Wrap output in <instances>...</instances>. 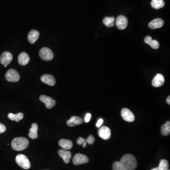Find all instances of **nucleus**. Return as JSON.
Here are the masks:
<instances>
[{
  "label": "nucleus",
  "mask_w": 170,
  "mask_h": 170,
  "mask_svg": "<svg viewBox=\"0 0 170 170\" xmlns=\"http://www.w3.org/2000/svg\"><path fill=\"white\" fill-rule=\"evenodd\" d=\"M120 163L127 170H134L137 167V161L134 156L127 154L120 159Z\"/></svg>",
  "instance_id": "f257e3e1"
},
{
  "label": "nucleus",
  "mask_w": 170,
  "mask_h": 170,
  "mask_svg": "<svg viewBox=\"0 0 170 170\" xmlns=\"http://www.w3.org/2000/svg\"><path fill=\"white\" fill-rule=\"evenodd\" d=\"M29 141L25 138L18 137L13 139L11 142V147L16 151H22L28 147Z\"/></svg>",
  "instance_id": "f03ea898"
},
{
  "label": "nucleus",
  "mask_w": 170,
  "mask_h": 170,
  "mask_svg": "<svg viewBox=\"0 0 170 170\" xmlns=\"http://www.w3.org/2000/svg\"><path fill=\"white\" fill-rule=\"evenodd\" d=\"M16 162L21 168L27 170L30 168L31 164L30 160L25 155L19 154L16 157Z\"/></svg>",
  "instance_id": "7ed1b4c3"
},
{
  "label": "nucleus",
  "mask_w": 170,
  "mask_h": 170,
  "mask_svg": "<svg viewBox=\"0 0 170 170\" xmlns=\"http://www.w3.org/2000/svg\"><path fill=\"white\" fill-rule=\"evenodd\" d=\"M39 55L42 59L46 61L53 60L54 55L50 49L47 47L42 48L39 51Z\"/></svg>",
  "instance_id": "20e7f679"
},
{
  "label": "nucleus",
  "mask_w": 170,
  "mask_h": 170,
  "mask_svg": "<svg viewBox=\"0 0 170 170\" xmlns=\"http://www.w3.org/2000/svg\"><path fill=\"white\" fill-rule=\"evenodd\" d=\"M5 78L7 81L10 82H18L20 79V75L15 70L10 69L7 71Z\"/></svg>",
  "instance_id": "39448f33"
},
{
  "label": "nucleus",
  "mask_w": 170,
  "mask_h": 170,
  "mask_svg": "<svg viewBox=\"0 0 170 170\" xmlns=\"http://www.w3.org/2000/svg\"><path fill=\"white\" fill-rule=\"evenodd\" d=\"M89 159L85 155H82L81 154H77L75 155L73 157V164L76 165H80L88 163Z\"/></svg>",
  "instance_id": "423d86ee"
},
{
  "label": "nucleus",
  "mask_w": 170,
  "mask_h": 170,
  "mask_svg": "<svg viewBox=\"0 0 170 170\" xmlns=\"http://www.w3.org/2000/svg\"><path fill=\"white\" fill-rule=\"evenodd\" d=\"M121 115L124 120L127 122H133L135 120V116L133 112L127 108H123L121 111Z\"/></svg>",
  "instance_id": "0eeeda50"
},
{
  "label": "nucleus",
  "mask_w": 170,
  "mask_h": 170,
  "mask_svg": "<svg viewBox=\"0 0 170 170\" xmlns=\"http://www.w3.org/2000/svg\"><path fill=\"white\" fill-rule=\"evenodd\" d=\"M40 100L42 102L44 103L47 109H51L55 105L56 101L52 97L45 95H41L40 96Z\"/></svg>",
  "instance_id": "6e6552de"
},
{
  "label": "nucleus",
  "mask_w": 170,
  "mask_h": 170,
  "mask_svg": "<svg viewBox=\"0 0 170 170\" xmlns=\"http://www.w3.org/2000/svg\"><path fill=\"white\" fill-rule=\"evenodd\" d=\"M13 59V56L11 53L9 52H5L2 53L0 58V62L4 67H6L9 65Z\"/></svg>",
  "instance_id": "1a4fd4ad"
},
{
  "label": "nucleus",
  "mask_w": 170,
  "mask_h": 170,
  "mask_svg": "<svg viewBox=\"0 0 170 170\" xmlns=\"http://www.w3.org/2000/svg\"><path fill=\"white\" fill-rule=\"evenodd\" d=\"M127 19L123 15H119L116 20V24L118 28L120 30H123L127 25Z\"/></svg>",
  "instance_id": "9d476101"
},
{
  "label": "nucleus",
  "mask_w": 170,
  "mask_h": 170,
  "mask_svg": "<svg viewBox=\"0 0 170 170\" xmlns=\"http://www.w3.org/2000/svg\"><path fill=\"white\" fill-rule=\"evenodd\" d=\"M98 135L99 137L103 140H109L110 138L111 135L110 129L107 127H102L98 131Z\"/></svg>",
  "instance_id": "9b49d317"
},
{
  "label": "nucleus",
  "mask_w": 170,
  "mask_h": 170,
  "mask_svg": "<svg viewBox=\"0 0 170 170\" xmlns=\"http://www.w3.org/2000/svg\"><path fill=\"white\" fill-rule=\"evenodd\" d=\"M41 80L43 83L50 86H54L56 83L55 78L52 75L49 74L42 75L41 78Z\"/></svg>",
  "instance_id": "f8f14e48"
},
{
  "label": "nucleus",
  "mask_w": 170,
  "mask_h": 170,
  "mask_svg": "<svg viewBox=\"0 0 170 170\" xmlns=\"http://www.w3.org/2000/svg\"><path fill=\"white\" fill-rule=\"evenodd\" d=\"M164 24V21L160 18H155L149 22V27L152 30H155L156 28H161Z\"/></svg>",
  "instance_id": "ddd939ff"
},
{
  "label": "nucleus",
  "mask_w": 170,
  "mask_h": 170,
  "mask_svg": "<svg viewBox=\"0 0 170 170\" xmlns=\"http://www.w3.org/2000/svg\"><path fill=\"white\" fill-rule=\"evenodd\" d=\"M164 78L162 74H158L156 75L152 81V85L154 87H160L164 83Z\"/></svg>",
  "instance_id": "4468645a"
},
{
  "label": "nucleus",
  "mask_w": 170,
  "mask_h": 170,
  "mask_svg": "<svg viewBox=\"0 0 170 170\" xmlns=\"http://www.w3.org/2000/svg\"><path fill=\"white\" fill-rule=\"evenodd\" d=\"M83 120L81 118L78 116H72L67 122V124L69 127H74L83 123Z\"/></svg>",
  "instance_id": "2eb2a0df"
},
{
  "label": "nucleus",
  "mask_w": 170,
  "mask_h": 170,
  "mask_svg": "<svg viewBox=\"0 0 170 170\" xmlns=\"http://www.w3.org/2000/svg\"><path fill=\"white\" fill-rule=\"evenodd\" d=\"M30 56L26 53H21L18 56V62L21 65H26L30 62Z\"/></svg>",
  "instance_id": "dca6fc26"
},
{
  "label": "nucleus",
  "mask_w": 170,
  "mask_h": 170,
  "mask_svg": "<svg viewBox=\"0 0 170 170\" xmlns=\"http://www.w3.org/2000/svg\"><path fill=\"white\" fill-rule=\"evenodd\" d=\"M59 156L63 158L64 163L68 164L71 157V153L70 151L66 150H60L58 151Z\"/></svg>",
  "instance_id": "f3484780"
},
{
  "label": "nucleus",
  "mask_w": 170,
  "mask_h": 170,
  "mask_svg": "<svg viewBox=\"0 0 170 170\" xmlns=\"http://www.w3.org/2000/svg\"><path fill=\"white\" fill-rule=\"evenodd\" d=\"M59 145L64 150H70L73 146L71 141L65 139L60 140L59 141Z\"/></svg>",
  "instance_id": "a211bd4d"
},
{
  "label": "nucleus",
  "mask_w": 170,
  "mask_h": 170,
  "mask_svg": "<svg viewBox=\"0 0 170 170\" xmlns=\"http://www.w3.org/2000/svg\"><path fill=\"white\" fill-rule=\"evenodd\" d=\"M39 37V33L37 30H32L28 35V40L31 44H34Z\"/></svg>",
  "instance_id": "6ab92c4d"
},
{
  "label": "nucleus",
  "mask_w": 170,
  "mask_h": 170,
  "mask_svg": "<svg viewBox=\"0 0 170 170\" xmlns=\"http://www.w3.org/2000/svg\"><path fill=\"white\" fill-rule=\"evenodd\" d=\"M38 127L37 123H34L32 124L31 128L30 129V133L28 134V136L30 139L35 140L38 138Z\"/></svg>",
  "instance_id": "aec40b11"
},
{
  "label": "nucleus",
  "mask_w": 170,
  "mask_h": 170,
  "mask_svg": "<svg viewBox=\"0 0 170 170\" xmlns=\"http://www.w3.org/2000/svg\"><path fill=\"white\" fill-rule=\"evenodd\" d=\"M151 5L153 8L158 10L162 8L164 6L165 2L164 0H152Z\"/></svg>",
  "instance_id": "412c9836"
},
{
  "label": "nucleus",
  "mask_w": 170,
  "mask_h": 170,
  "mask_svg": "<svg viewBox=\"0 0 170 170\" xmlns=\"http://www.w3.org/2000/svg\"><path fill=\"white\" fill-rule=\"evenodd\" d=\"M115 18L114 17H106L103 18V22L105 26L107 27H112L115 25Z\"/></svg>",
  "instance_id": "4be33fe9"
},
{
  "label": "nucleus",
  "mask_w": 170,
  "mask_h": 170,
  "mask_svg": "<svg viewBox=\"0 0 170 170\" xmlns=\"http://www.w3.org/2000/svg\"><path fill=\"white\" fill-rule=\"evenodd\" d=\"M8 117L10 120H15L16 122H18L19 120L23 118L24 115L21 112H19L16 115L12 113H9L8 115Z\"/></svg>",
  "instance_id": "5701e85b"
},
{
  "label": "nucleus",
  "mask_w": 170,
  "mask_h": 170,
  "mask_svg": "<svg viewBox=\"0 0 170 170\" xmlns=\"http://www.w3.org/2000/svg\"><path fill=\"white\" fill-rule=\"evenodd\" d=\"M161 133L164 136H168L170 133V122H166L161 127Z\"/></svg>",
  "instance_id": "b1692460"
},
{
  "label": "nucleus",
  "mask_w": 170,
  "mask_h": 170,
  "mask_svg": "<svg viewBox=\"0 0 170 170\" xmlns=\"http://www.w3.org/2000/svg\"><path fill=\"white\" fill-rule=\"evenodd\" d=\"M159 170H167L169 168V163L168 161L164 159L160 160L159 166L158 167Z\"/></svg>",
  "instance_id": "393cba45"
},
{
  "label": "nucleus",
  "mask_w": 170,
  "mask_h": 170,
  "mask_svg": "<svg viewBox=\"0 0 170 170\" xmlns=\"http://www.w3.org/2000/svg\"><path fill=\"white\" fill-rule=\"evenodd\" d=\"M113 170H127L126 168L122 165L120 162L116 161L113 163L112 166Z\"/></svg>",
  "instance_id": "a878e982"
},
{
  "label": "nucleus",
  "mask_w": 170,
  "mask_h": 170,
  "mask_svg": "<svg viewBox=\"0 0 170 170\" xmlns=\"http://www.w3.org/2000/svg\"><path fill=\"white\" fill-rule=\"evenodd\" d=\"M149 45L154 49H157L159 47V46H160L159 42L157 40H152V41L150 42Z\"/></svg>",
  "instance_id": "bb28decb"
},
{
  "label": "nucleus",
  "mask_w": 170,
  "mask_h": 170,
  "mask_svg": "<svg viewBox=\"0 0 170 170\" xmlns=\"http://www.w3.org/2000/svg\"><path fill=\"white\" fill-rule=\"evenodd\" d=\"M95 139L93 135H90L86 140L87 142L90 145H92L94 143Z\"/></svg>",
  "instance_id": "cd10ccee"
},
{
  "label": "nucleus",
  "mask_w": 170,
  "mask_h": 170,
  "mask_svg": "<svg viewBox=\"0 0 170 170\" xmlns=\"http://www.w3.org/2000/svg\"><path fill=\"white\" fill-rule=\"evenodd\" d=\"M86 141L85 139H83L82 137H79L77 140V144L79 145H83V143Z\"/></svg>",
  "instance_id": "c85d7f7f"
},
{
  "label": "nucleus",
  "mask_w": 170,
  "mask_h": 170,
  "mask_svg": "<svg viewBox=\"0 0 170 170\" xmlns=\"http://www.w3.org/2000/svg\"><path fill=\"white\" fill-rule=\"evenodd\" d=\"M6 127L3 124L0 123V133H2L6 131Z\"/></svg>",
  "instance_id": "c756f323"
},
{
  "label": "nucleus",
  "mask_w": 170,
  "mask_h": 170,
  "mask_svg": "<svg viewBox=\"0 0 170 170\" xmlns=\"http://www.w3.org/2000/svg\"><path fill=\"white\" fill-rule=\"evenodd\" d=\"M152 38L150 36H147L146 38H145V42H146V44H148V45H149L150 42L152 41Z\"/></svg>",
  "instance_id": "7c9ffc66"
},
{
  "label": "nucleus",
  "mask_w": 170,
  "mask_h": 170,
  "mask_svg": "<svg viewBox=\"0 0 170 170\" xmlns=\"http://www.w3.org/2000/svg\"><path fill=\"white\" fill-rule=\"evenodd\" d=\"M91 115L90 113H87L85 118V121L86 123H88L90 121V119H91Z\"/></svg>",
  "instance_id": "2f4dec72"
},
{
  "label": "nucleus",
  "mask_w": 170,
  "mask_h": 170,
  "mask_svg": "<svg viewBox=\"0 0 170 170\" xmlns=\"http://www.w3.org/2000/svg\"><path fill=\"white\" fill-rule=\"evenodd\" d=\"M103 123V119H100L98 120L97 123L96 124V127H100L101 126V125Z\"/></svg>",
  "instance_id": "473e14b6"
},
{
  "label": "nucleus",
  "mask_w": 170,
  "mask_h": 170,
  "mask_svg": "<svg viewBox=\"0 0 170 170\" xmlns=\"http://www.w3.org/2000/svg\"><path fill=\"white\" fill-rule=\"evenodd\" d=\"M167 103H168V104H170V96H169L167 97Z\"/></svg>",
  "instance_id": "72a5a7b5"
},
{
  "label": "nucleus",
  "mask_w": 170,
  "mask_h": 170,
  "mask_svg": "<svg viewBox=\"0 0 170 170\" xmlns=\"http://www.w3.org/2000/svg\"><path fill=\"white\" fill-rule=\"evenodd\" d=\"M87 143V142L86 141L83 143V145H82L83 148H85V147H86Z\"/></svg>",
  "instance_id": "f704fd0d"
},
{
  "label": "nucleus",
  "mask_w": 170,
  "mask_h": 170,
  "mask_svg": "<svg viewBox=\"0 0 170 170\" xmlns=\"http://www.w3.org/2000/svg\"><path fill=\"white\" fill-rule=\"evenodd\" d=\"M151 170H159L158 167H156V168H153V169H151Z\"/></svg>",
  "instance_id": "c9c22d12"
},
{
  "label": "nucleus",
  "mask_w": 170,
  "mask_h": 170,
  "mask_svg": "<svg viewBox=\"0 0 170 170\" xmlns=\"http://www.w3.org/2000/svg\"><path fill=\"white\" fill-rule=\"evenodd\" d=\"M169 170V169H168V170Z\"/></svg>",
  "instance_id": "e433bc0d"
}]
</instances>
